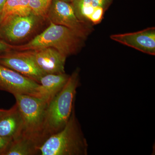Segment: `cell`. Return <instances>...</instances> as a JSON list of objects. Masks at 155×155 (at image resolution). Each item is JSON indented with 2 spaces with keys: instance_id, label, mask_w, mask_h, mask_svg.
<instances>
[{
  "instance_id": "cell-2",
  "label": "cell",
  "mask_w": 155,
  "mask_h": 155,
  "mask_svg": "<svg viewBox=\"0 0 155 155\" xmlns=\"http://www.w3.org/2000/svg\"><path fill=\"white\" fill-rule=\"evenodd\" d=\"M80 71L79 68L73 71L63 88L48 104L44 131L45 140L62 130L69 121L74 108Z\"/></svg>"
},
{
  "instance_id": "cell-21",
  "label": "cell",
  "mask_w": 155,
  "mask_h": 155,
  "mask_svg": "<svg viewBox=\"0 0 155 155\" xmlns=\"http://www.w3.org/2000/svg\"><path fill=\"white\" fill-rule=\"evenodd\" d=\"M6 0H0V11H2Z\"/></svg>"
},
{
  "instance_id": "cell-18",
  "label": "cell",
  "mask_w": 155,
  "mask_h": 155,
  "mask_svg": "<svg viewBox=\"0 0 155 155\" xmlns=\"http://www.w3.org/2000/svg\"><path fill=\"white\" fill-rule=\"evenodd\" d=\"M12 140L0 135V155H5Z\"/></svg>"
},
{
  "instance_id": "cell-5",
  "label": "cell",
  "mask_w": 155,
  "mask_h": 155,
  "mask_svg": "<svg viewBox=\"0 0 155 155\" xmlns=\"http://www.w3.org/2000/svg\"><path fill=\"white\" fill-rule=\"evenodd\" d=\"M46 18L54 24L76 31L87 38L93 30L92 25L84 23L78 19L71 4L61 0H52Z\"/></svg>"
},
{
  "instance_id": "cell-14",
  "label": "cell",
  "mask_w": 155,
  "mask_h": 155,
  "mask_svg": "<svg viewBox=\"0 0 155 155\" xmlns=\"http://www.w3.org/2000/svg\"><path fill=\"white\" fill-rule=\"evenodd\" d=\"M31 14L29 0H6L2 10V19L11 16H25Z\"/></svg>"
},
{
  "instance_id": "cell-11",
  "label": "cell",
  "mask_w": 155,
  "mask_h": 155,
  "mask_svg": "<svg viewBox=\"0 0 155 155\" xmlns=\"http://www.w3.org/2000/svg\"><path fill=\"white\" fill-rule=\"evenodd\" d=\"M69 76L66 73L44 75L39 81V86L36 97L41 98L48 104L63 88Z\"/></svg>"
},
{
  "instance_id": "cell-17",
  "label": "cell",
  "mask_w": 155,
  "mask_h": 155,
  "mask_svg": "<svg viewBox=\"0 0 155 155\" xmlns=\"http://www.w3.org/2000/svg\"><path fill=\"white\" fill-rule=\"evenodd\" d=\"M113 2V0H92V4L94 8L102 9L106 12Z\"/></svg>"
},
{
  "instance_id": "cell-12",
  "label": "cell",
  "mask_w": 155,
  "mask_h": 155,
  "mask_svg": "<svg viewBox=\"0 0 155 155\" xmlns=\"http://www.w3.org/2000/svg\"><path fill=\"white\" fill-rule=\"evenodd\" d=\"M23 120L17 104L0 117V135L15 139L22 134Z\"/></svg>"
},
{
  "instance_id": "cell-7",
  "label": "cell",
  "mask_w": 155,
  "mask_h": 155,
  "mask_svg": "<svg viewBox=\"0 0 155 155\" xmlns=\"http://www.w3.org/2000/svg\"><path fill=\"white\" fill-rule=\"evenodd\" d=\"M39 84L0 64V90L36 97Z\"/></svg>"
},
{
  "instance_id": "cell-1",
  "label": "cell",
  "mask_w": 155,
  "mask_h": 155,
  "mask_svg": "<svg viewBox=\"0 0 155 155\" xmlns=\"http://www.w3.org/2000/svg\"><path fill=\"white\" fill-rule=\"evenodd\" d=\"M87 38L76 31L50 22L49 26L33 39L21 45H11V49L25 51L52 48L67 58L77 54L84 46Z\"/></svg>"
},
{
  "instance_id": "cell-3",
  "label": "cell",
  "mask_w": 155,
  "mask_h": 155,
  "mask_svg": "<svg viewBox=\"0 0 155 155\" xmlns=\"http://www.w3.org/2000/svg\"><path fill=\"white\" fill-rule=\"evenodd\" d=\"M88 147L74 108L65 127L49 137L38 147V154L87 155Z\"/></svg>"
},
{
  "instance_id": "cell-8",
  "label": "cell",
  "mask_w": 155,
  "mask_h": 155,
  "mask_svg": "<svg viewBox=\"0 0 155 155\" xmlns=\"http://www.w3.org/2000/svg\"><path fill=\"white\" fill-rule=\"evenodd\" d=\"M0 64L39 83L45 75L25 51L11 50L0 54Z\"/></svg>"
},
{
  "instance_id": "cell-13",
  "label": "cell",
  "mask_w": 155,
  "mask_h": 155,
  "mask_svg": "<svg viewBox=\"0 0 155 155\" xmlns=\"http://www.w3.org/2000/svg\"><path fill=\"white\" fill-rule=\"evenodd\" d=\"M39 145L32 140L21 135L11 141L5 155H33L38 154Z\"/></svg>"
},
{
  "instance_id": "cell-15",
  "label": "cell",
  "mask_w": 155,
  "mask_h": 155,
  "mask_svg": "<svg viewBox=\"0 0 155 155\" xmlns=\"http://www.w3.org/2000/svg\"><path fill=\"white\" fill-rule=\"evenodd\" d=\"M71 5L78 19L84 23L91 25V17L94 10L92 0H75Z\"/></svg>"
},
{
  "instance_id": "cell-16",
  "label": "cell",
  "mask_w": 155,
  "mask_h": 155,
  "mask_svg": "<svg viewBox=\"0 0 155 155\" xmlns=\"http://www.w3.org/2000/svg\"><path fill=\"white\" fill-rule=\"evenodd\" d=\"M49 5L43 0H29L31 13L42 18H46Z\"/></svg>"
},
{
  "instance_id": "cell-9",
  "label": "cell",
  "mask_w": 155,
  "mask_h": 155,
  "mask_svg": "<svg viewBox=\"0 0 155 155\" xmlns=\"http://www.w3.org/2000/svg\"><path fill=\"white\" fill-rule=\"evenodd\" d=\"M25 51L45 75L65 73L67 58L55 49L45 48Z\"/></svg>"
},
{
  "instance_id": "cell-24",
  "label": "cell",
  "mask_w": 155,
  "mask_h": 155,
  "mask_svg": "<svg viewBox=\"0 0 155 155\" xmlns=\"http://www.w3.org/2000/svg\"><path fill=\"white\" fill-rule=\"evenodd\" d=\"M2 11H0V24L2 22Z\"/></svg>"
},
{
  "instance_id": "cell-10",
  "label": "cell",
  "mask_w": 155,
  "mask_h": 155,
  "mask_svg": "<svg viewBox=\"0 0 155 155\" xmlns=\"http://www.w3.org/2000/svg\"><path fill=\"white\" fill-rule=\"evenodd\" d=\"M110 38L114 41L148 54L155 55V28L124 34L112 35Z\"/></svg>"
},
{
  "instance_id": "cell-6",
  "label": "cell",
  "mask_w": 155,
  "mask_h": 155,
  "mask_svg": "<svg viewBox=\"0 0 155 155\" xmlns=\"http://www.w3.org/2000/svg\"><path fill=\"white\" fill-rule=\"evenodd\" d=\"M42 18L32 13L8 17L0 24V38L9 44L22 40L32 33Z\"/></svg>"
},
{
  "instance_id": "cell-4",
  "label": "cell",
  "mask_w": 155,
  "mask_h": 155,
  "mask_svg": "<svg viewBox=\"0 0 155 155\" xmlns=\"http://www.w3.org/2000/svg\"><path fill=\"white\" fill-rule=\"evenodd\" d=\"M22 120L21 135L32 140L41 145L45 141V118L48 104L41 98L26 94H15Z\"/></svg>"
},
{
  "instance_id": "cell-22",
  "label": "cell",
  "mask_w": 155,
  "mask_h": 155,
  "mask_svg": "<svg viewBox=\"0 0 155 155\" xmlns=\"http://www.w3.org/2000/svg\"><path fill=\"white\" fill-rule=\"evenodd\" d=\"M61 1L65 2L70 3V4H71V3H72V2H74L75 0H61Z\"/></svg>"
},
{
  "instance_id": "cell-20",
  "label": "cell",
  "mask_w": 155,
  "mask_h": 155,
  "mask_svg": "<svg viewBox=\"0 0 155 155\" xmlns=\"http://www.w3.org/2000/svg\"><path fill=\"white\" fill-rule=\"evenodd\" d=\"M9 110H4V109H0V117L5 114Z\"/></svg>"
},
{
  "instance_id": "cell-19",
  "label": "cell",
  "mask_w": 155,
  "mask_h": 155,
  "mask_svg": "<svg viewBox=\"0 0 155 155\" xmlns=\"http://www.w3.org/2000/svg\"><path fill=\"white\" fill-rule=\"evenodd\" d=\"M11 50V45L0 38V54Z\"/></svg>"
},
{
  "instance_id": "cell-23",
  "label": "cell",
  "mask_w": 155,
  "mask_h": 155,
  "mask_svg": "<svg viewBox=\"0 0 155 155\" xmlns=\"http://www.w3.org/2000/svg\"><path fill=\"white\" fill-rule=\"evenodd\" d=\"M43 1H44L46 3H47L48 5H50L51 4V2L52 0H43Z\"/></svg>"
}]
</instances>
